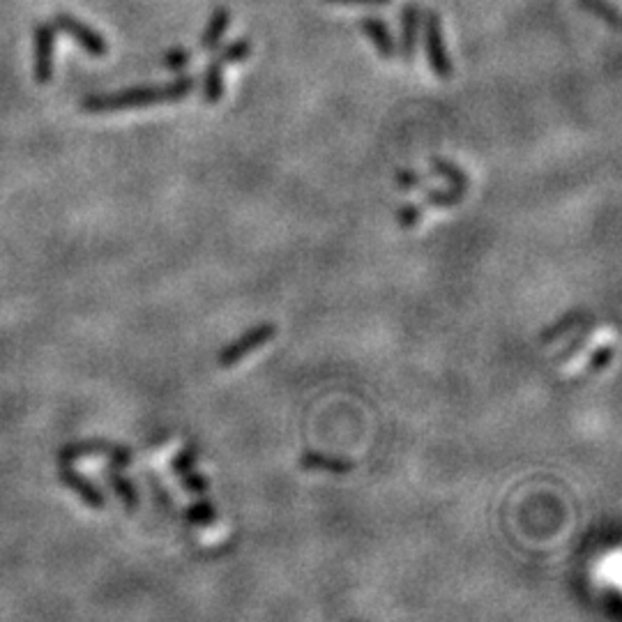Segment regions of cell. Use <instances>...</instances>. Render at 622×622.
<instances>
[{"instance_id":"obj_6","label":"cell","mask_w":622,"mask_h":622,"mask_svg":"<svg viewBox=\"0 0 622 622\" xmlns=\"http://www.w3.org/2000/svg\"><path fill=\"white\" fill-rule=\"evenodd\" d=\"M399 42L397 53H401L404 63H413L417 44H420V28H422V7L417 3H406L399 12Z\"/></svg>"},{"instance_id":"obj_17","label":"cell","mask_w":622,"mask_h":622,"mask_svg":"<svg viewBox=\"0 0 622 622\" xmlns=\"http://www.w3.org/2000/svg\"><path fill=\"white\" fill-rule=\"evenodd\" d=\"M185 519L189 523H194V526H212V523H215V519H217V512H215V507H212L210 500H199V503L187 507Z\"/></svg>"},{"instance_id":"obj_7","label":"cell","mask_w":622,"mask_h":622,"mask_svg":"<svg viewBox=\"0 0 622 622\" xmlns=\"http://www.w3.org/2000/svg\"><path fill=\"white\" fill-rule=\"evenodd\" d=\"M362 35L374 44V49L383 60L397 58V40H394L390 26L378 17H362L358 21Z\"/></svg>"},{"instance_id":"obj_8","label":"cell","mask_w":622,"mask_h":622,"mask_svg":"<svg viewBox=\"0 0 622 622\" xmlns=\"http://www.w3.org/2000/svg\"><path fill=\"white\" fill-rule=\"evenodd\" d=\"M229 24H231V10L229 7H215L210 14V21L206 30H203L201 40H199V47L203 51L212 53L215 49L222 47V40H224V33L229 30Z\"/></svg>"},{"instance_id":"obj_16","label":"cell","mask_w":622,"mask_h":622,"mask_svg":"<svg viewBox=\"0 0 622 622\" xmlns=\"http://www.w3.org/2000/svg\"><path fill=\"white\" fill-rule=\"evenodd\" d=\"M109 480H111V487L116 489V493H118V498L123 500V503L127 505V507H134L139 505V496H136V489H134V484L127 480L125 475H120L118 473V468H111L109 470Z\"/></svg>"},{"instance_id":"obj_1","label":"cell","mask_w":622,"mask_h":622,"mask_svg":"<svg viewBox=\"0 0 622 622\" xmlns=\"http://www.w3.org/2000/svg\"><path fill=\"white\" fill-rule=\"evenodd\" d=\"M196 79L189 74H178L169 83H157V86H134L118 93L90 95L81 102V109L88 113H113V111H130V109H146V106L162 104V102H180L194 93Z\"/></svg>"},{"instance_id":"obj_9","label":"cell","mask_w":622,"mask_h":622,"mask_svg":"<svg viewBox=\"0 0 622 622\" xmlns=\"http://www.w3.org/2000/svg\"><path fill=\"white\" fill-rule=\"evenodd\" d=\"M224 63L219 60L215 53H212L210 63L206 65V72H203V83H201V93L203 102L206 104H217L224 97Z\"/></svg>"},{"instance_id":"obj_23","label":"cell","mask_w":622,"mask_h":622,"mask_svg":"<svg viewBox=\"0 0 622 622\" xmlns=\"http://www.w3.org/2000/svg\"><path fill=\"white\" fill-rule=\"evenodd\" d=\"M180 482H182V487H185L187 491L196 493V496H201V493H206V491H208V487H210L206 477H203L201 473H196L194 468L189 470L187 475H182V477H180Z\"/></svg>"},{"instance_id":"obj_26","label":"cell","mask_w":622,"mask_h":622,"mask_svg":"<svg viewBox=\"0 0 622 622\" xmlns=\"http://www.w3.org/2000/svg\"><path fill=\"white\" fill-rule=\"evenodd\" d=\"M325 3H335V5H376V7H385V5H390L392 0H325Z\"/></svg>"},{"instance_id":"obj_13","label":"cell","mask_w":622,"mask_h":622,"mask_svg":"<svg viewBox=\"0 0 622 622\" xmlns=\"http://www.w3.org/2000/svg\"><path fill=\"white\" fill-rule=\"evenodd\" d=\"M212 53H215L224 65H238L242 60L252 56V40H249V37H240V40L226 44V47H219Z\"/></svg>"},{"instance_id":"obj_5","label":"cell","mask_w":622,"mask_h":622,"mask_svg":"<svg viewBox=\"0 0 622 622\" xmlns=\"http://www.w3.org/2000/svg\"><path fill=\"white\" fill-rule=\"evenodd\" d=\"M56 35L58 30L53 24H37L35 26V81L44 86L53 79V51H56Z\"/></svg>"},{"instance_id":"obj_18","label":"cell","mask_w":622,"mask_h":622,"mask_svg":"<svg viewBox=\"0 0 622 622\" xmlns=\"http://www.w3.org/2000/svg\"><path fill=\"white\" fill-rule=\"evenodd\" d=\"M583 318H586V316H583L581 311H574V314L565 316V318H560V321H558L556 325H551V328L544 332V335H542V341H544V344H551V341L560 339V337L565 335V332H570L576 323H581Z\"/></svg>"},{"instance_id":"obj_15","label":"cell","mask_w":622,"mask_h":622,"mask_svg":"<svg viewBox=\"0 0 622 622\" xmlns=\"http://www.w3.org/2000/svg\"><path fill=\"white\" fill-rule=\"evenodd\" d=\"M461 199H464V192H459V189H429L427 194H424V206H431V208H452V206H459Z\"/></svg>"},{"instance_id":"obj_20","label":"cell","mask_w":622,"mask_h":622,"mask_svg":"<svg viewBox=\"0 0 622 622\" xmlns=\"http://www.w3.org/2000/svg\"><path fill=\"white\" fill-rule=\"evenodd\" d=\"M422 212H424V206H420V203H408V206H404L397 212V224L401 226V229H413V226L422 222Z\"/></svg>"},{"instance_id":"obj_2","label":"cell","mask_w":622,"mask_h":622,"mask_svg":"<svg viewBox=\"0 0 622 622\" xmlns=\"http://www.w3.org/2000/svg\"><path fill=\"white\" fill-rule=\"evenodd\" d=\"M422 33H424V49H427V60L431 72L438 79H452L454 77V67L450 60V53L445 47V35H443V21L441 14L429 10L422 12Z\"/></svg>"},{"instance_id":"obj_4","label":"cell","mask_w":622,"mask_h":622,"mask_svg":"<svg viewBox=\"0 0 622 622\" xmlns=\"http://www.w3.org/2000/svg\"><path fill=\"white\" fill-rule=\"evenodd\" d=\"M53 26H56V30H60V33L72 37V40L77 42L79 47L88 53V56L104 58L106 53H109V42H106L95 28L83 24V21L72 17V14L58 12L56 17H53Z\"/></svg>"},{"instance_id":"obj_25","label":"cell","mask_w":622,"mask_h":622,"mask_svg":"<svg viewBox=\"0 0 622 622\" xmlns=\"http://www.w3.org/2000/svg\"><path fill=\"white\" fill-rule=\"evenodd\" d=\"M588 339H590V330H588V332H581V337H579V339H574V341H572V346H570V348H567V351H565L563 355H560V358H558V360H572V358H574V355L581 351V346H583V344H586V341H588Z\"/></svg>"},{"instance_id":"obj_12","label":"cell","mask_w":622,"mask_h":622,"mask_svg":"<svg viewBox=\"0 0 622 622\" xmlns=\"http://www.w3.org/2000/svg\"><path fill=\"white\" fill-rule=\"evenodd\" d=\"M576 5H579L583 12L593 14L595 19H599L602 24H606L613 30L620 26V17H618L616 5H611L609 0H576Z\"/></svg>"},{"instance_id":"obj_11","label":"cell","mask_w":622,"mask_h":622,"mask_svg":"<svg viewBox=\"0 0 622 622\" xmlns=\"http://www.w3.org/2000/svg\"><path fill=\"white\" fill-rule=\"evenodd\" d=\"M431 171L436 173V176L445 178L447 182H450V187L459 189V192H468V176L464 171L459 169L457 164H452L450 159H443V157H434L431 159Z\"/></svg>"},{"instance_id":"obj_14","label":"cell","mask_w":622,"mask_h":622,"mask_svg":"<svg viewBox=\"0 0 622 622\" xmlns=\"http://www.w3.org/2000/svg\"><path fill=\"white\" fill-rule=\"evenodd\" d=\"M63 480H65L67 484H70L72 489H77V491H79V496H81L83 500H86L88 505H93V507H102V505H104L102 493L97 491V489L93 487V484L83 480V477H79V473H72V470H70V473H67V470H63Z\"/></svg>"},{"instance_id":"obj_19","label":"cell","mask_w":622,"mask_h":622,"mask_svg":"<svg viewBox=\"0 0 622 622\" xmlns=\"http://www.w3.org/2000/svg\"><path fill=\"white\" fill-rule=\"evenodd\" d=\"M192 63V51L182 49V47H176V49H169L166 51V56L162 58V65L166 67V70L171 72H182L187 70V65Z\"/></svg>"},{"instance_id":"obj_21","label":"cell","mask_w":622,"mask_h":622,"mask_svg":"<svg viewBox=\"0 0 622 622\" xmlns=\"http://www.w3.org/2000/svg\"><path fill=\"white\" fill-rule=\"evenodd\" d=\"M613 355H616V351H613V346H599L593 351V355L588 358V371H593V374H597V371H604L606 367H609Z\"/></svg>"},{"instance_id":"obj_10","label":"cell","mask_w":622,"mask_h":622,"mask_svg":"<svg viewBox=\"0 0 622 622\" xmlns=\"http://www.w3.org/2000/svg\"><path fill=\"white\" fill-rule=\"evenodd\" d=\"M300 466L305 470H328V473L346 475L353 470V464L339 457H328L321 452H302L300 454Z\"/></svg>"},{"instance_id":"obj_24","label":"cell","mask_w":622,"mask_h":622,"mask_svg":"<svg viewBox=\"0 0 622 622\" xmlns=\"http://www.w3.org/2000/svg\"><path fill=\"white\" fill-rule=\"evenodd\" d=\"M422 182H424L422 173H417V171H413V169H404V171H399V173H397V185H399L401 189L420 187Z\"/></svg>"},{"instance_id":"obj_3","label":"cell","mask_w":622,"mask_h":622,"mask_svg":"<svg viewBox=\"0 0 622 622\" xmlns=\"http://www.w3.org/2000/svg\"><path fill=\"white\" fill-rule=\"evenodd\" d=\"M277 337V325L275 323H261L256 328H249L245 335L238 337L235 341H231L229 346L219 353V367L222 369H233L235 364H240L247 355H252L254 351H259L268 341H272Z\"/></svg>"},{"instance_id":"obj_22","label":"cell","mask_w":622,"mask_h":622,"mask_svg":"<svg viewBox=\"0 0 622 622\" xmlns=\"http://www.w3.org/2000/svg\"><path fill=\"white\" fill-rule=\"evenodd\" d=\"M194 461H196V452L192 450V447H185V450H180L176 457H173L171 468H173V473L178 475V480L194 468Z\"/></svg>"}]
</instances>
